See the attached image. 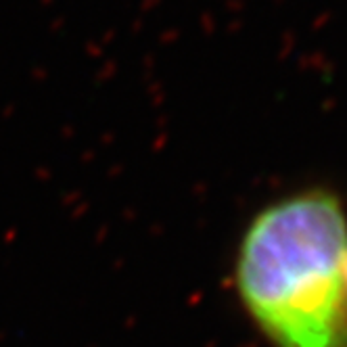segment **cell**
<instances>
[{"label":"cell","instance_id":"6da1fadb","mask_svg":"<svg viewBox=\"0 0 347 347\" xmlns=\"http://www.w3.org/2000/svg\"><path fill=\"white\" fill-rule=\"evenodd\" d=\"M347 210L314 184L266 203L238 238V303L270 347H347Z\"/></svg>","mask_w":347,"mask_h":347},{"label":"cell","instance_id":"7a4b0ae2","mask_svg":"<svg viewBox=\"0 0 347 347\" xmlns=\"http://www.w3.org/2000/svg\"><path fill=\"white\" fill-rule=\"evenodd\" d=\"M345 279H347V262H345Z\"/></svg>","mask_w":347,"mask_h":347}]
</instances>
